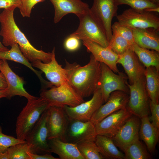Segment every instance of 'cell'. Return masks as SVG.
I'll use <instances>...</instances> for the list:
<instances>
[{
  "label": "cell",
  "instance_id": "cell-1",
  "mask_svg": "<svg viewBox=\"0 0 159 159\" xmlns=\"http://www.w3.org/2000/svg\"><path fill=\"white\" fill-rule=\"evenodd\" d=\"M14 10L4 9L0 13V35L2 37L3 44L6 47L14 43L18 44L24 55L31 63L37 60L45 63L49 62L52 52L38 50L31 44L15 21Z\"/></svg>",
  "mask_w": 159,
  "mask_h": 159
},
{
  "label": "cell",
  "instance_id": "cell-2",
  "mask_svg": "<svg viewBox=\"0 0 159 159\" xmlns=\"http://www.w3.org/2000/svg\"><path fill=\"white\" fill-rule=\"evenodd\" d=\"M68 84L82 98L93 95L98 87L101 73V63L91 54L89 62L82 66L65 60Z\"/></svg>",
  "mask_w": 159,
  "mask_h": 159
},
{
  "label": "cell",
  "instance_id": "cell-3",
  "mask_svg": "<svg viewBox=\"0 0 159 159\" xmlns=\"http://www.w3.org/2000/svg\"><path fill=\"white\" fill-rule=\"evenodd\" d=\"M49 107L47 102L41 97L28 100L26 105L17 118L16 125L17 138L25 140L42 114Z\"/></svg>",
  "mask_w": 159,
  "mask_h": 159
},
{
  "label": "cell",
  "instance_id": "cell-4",
  "mask_svg": "<svg viewBox=\"0 0 159 159\" xmlns=\"http://www.w3.org/2000/svg\"><path fill=\"white\" fill-rule=\"evenodd\" d=\"M77 16L80 21L79 26L70 35L80 40L92 41L107 47L108 42L105 31L90 9Z\"/></svg>",
  "mask_w": 159,
  "mask_h": 159
},
{
  "label": "cell",
  "instance_id": "cell-5",
  "mask_svg": "<svg viewBox=\"0 0 159 159\" xmlns=\"http://www.w3.org/2000/svg\"><path fill=\"white\" fill-rule=\"evenodd\" d=\"M40 95L46 100L49 107H73L85 101L68 83L54 86L49 90L42 89Z\"/></svg>",
  "mask_w": 159,
  "mask_h": 159
},
{
  "label": "cell",
  "instance_id": "cell-6",
  "mask_svg": "<svg viewBox=\"0 0 159 159\" xmlns=\"http://www.w3.org/2000/svg\"><path fill=\"white\" fill-rule=\"evenodd\" d=\"M118 74H116L105 64L101 63V73L97 87L101 90L105 102L110 94L115 91H122L129 95L127 75L121 72Z\"/></svg>",
  "mask_w": 159,
  "mask_h": 159
},
{
  "label": "cell",
  "instance_id": "cell-7",
  "mask_svg": "<svg viewBox=\"0 0 159 159\" xmlns=\"http://www.w3.org/2000/svg\"><path fill=\"white\" fill-rule=\"evenodd\" d=\"M118 21L130 28H153L159 30V18L154 13L130 8L116 16Z\"/></svg>",
  "mask_w": 159,
  "mask_h": 159
},
{
  "label": "cell",
  "instance_id": "cell-8",
  "mask_svg": "<svg viewBox=\"0 0 159 159\" xmlns=\"http://www.w3.org/2000/svg\"><path fill=\"white\" fill-rule=\"evenodd\" d=\"M128 85L129 97L126 108L132 115L140 119L148 116L150 100L145 88V78L132 85L128 83Z\"/></svg>",
  "mask_w": 159,
  "mask_h": 159
},
{
  "label": "cell",
  "instance_id": "cell-9",
  "mask_svg": "<svg viewBox=\"0 0 159 159\" xmlns=\"http://www.w3.org/2000/svg\"><path fill=\"white\" fill-rule=\"evenodd\" d=\"M47 110L42 114L25 140L30 147L31 153L41 154L51 153L46 123Z\"/></svg>",
  "mask_w": 159,
  "mask_h": 159
},
{
  "label": "cell",
  "instance_id": "cell-10",
  "mask_svg": "<svg viewBox=\"0 0 159 159\" xmlns=\"http://www.w3.org/2000/svg\"><path fill=\"white\" fill-rule=\"evenodd\" d=\"M118 6L114 0H93L90 11L103 28L109 42L112 35L113 18L117 15Z\"/></svg>",
  "mask_w": 159,
  "mask_h": 159
},
{
  "label": "cell",
  "instance_id": "cell-11",
  "mask_svg": "<svg viewBox=\"0 0 159 159\" xmlns=\"http://www.w3.org/2000/svg\"><path fill=\"white\" fill-rule=\"evenodd\" d=\"M105 102L102 93L97 87L90 100L75 107H63L70 119L84 121L90 120L94 113Z\"/></svg>",
  "mask_w": 159,
  "mask_h": 159
},
{
  "label": "cell",
  "instance_id": "cell-12",
  "mask_svg": "<svg viewBox=\"0 0 159 159\" xmlns=\"http://www.w3.org/2000/svg\"><path fill=\"white\" fill-rule=\"evenodd\" d=\"M46 123L48 139L58 138L64 141V135L69 119L63 107L49 106L47 110Z\"/></svg>",
  "mask_w": 159,
  "mask_h": 159
},
{
  "label": "cell",
  "instance_id": "cell-13",
  "mask_svg": "<svg viewBox=\"0 0 159 159\" xmlns=\"http://www.w3.org/2000/svg\"><path fill=\"white\" fill-rule=\"evenodd\" d=\"M97 135L95 125L90 120L84 121L69 119L64 141L76 144L85 140L95 141Z\"/></svg>",
  "mask_w": 159,
  "mask_h": 159
},
{
  "label": "cell",
  "instance_id": "cell-14",
  "mask_svg": "<svg viewBox=\"0 0 159 159\" xmlns=\"http://www.w3.org/2000/svg\"><path fill=\"white\" fill-rule=\"evenodd\" d=\"M132 115L126 107L114 112L95 125L97 134L112 138Z\"/></svg>",
  "mask_w": 159,
  "mask_h": 159
},
{
  "label": "cell",
  "instance_id": "cell-15",
  "mask_svg": "<svg viewBox=\"0 0 159 159\" xmlns=\"http://www.w3.org/2000/svg\"><path fill=\"white\" fill-rule=\"evenodd\" d=\"M52 52V56L49 62L45 63L40 60H37L31 63L32 66L44 72L47 79L53 86L57 87L68 83L66 70L58 64L56 59L54 47Z\"/></svg>",
  "mask_w": 159,
  "mask_h": 159
},
{
  "label": "cell",
  "instance_id": "cell-16",
  "mask_svg": "<svg viewBox=\"0 0 159 159\" xmlns=\"http://www.w3.org/2000/svg\"><path fill=\"white\" fill-rule=\"evenodd\" d=\"M129 97V94L122 91L112 92L105 103L102 104L96 111L90 120L95 125L114 112L126 108Z\"/></svg>",
  "mask_w": 159,
  "mask_h": 159
},
{
  "label": "cell",
  "instance_id": "cell-17",
  "mask_svg": "<svg viewBox=\"0 0 159 159\" xmlns=\"http://www.w3.org/2000/svg\"><path fill=\"white\" fill-rule=\"evenodd\" d=\"M117 62L123 67L129 80V84H132L145 78V67L130 48L119 55Z\"/></svg>",
  "mask_w": 159,
  "mask_h": 159
},
{
  "label": "cell",
  "instance_id": "cell-18",
  "mask_svg": "<svg viewBox=\"0 0 159 159\" xmlns=\"http://www.w3.org/2000/svg\"><path fill=\"white\" fill-rule=\"evenodd\" d=\"M140 119L132 115L112 138L115 145L123 152L135 139L139 137Z\"/></svg>",
  "mask_w": 159,
  "mask_h": 159
},
{
  "label": "cell",
  "instance_id": "cell-19",
  "mask_svg": "<svg viewBox=\"0 0 159 159\" xmlns=\"http://www.w3.org/2000/svg\"><path fill=\"white\" fill-rule=\"evenodd\" d=\"M2 60L0 71L4 74L7 82L8 95L6 98L10 99L18 95L25 97L27 100L36 98L37 97L29 93L24 88V81L23 78L12 70L6 60Z\"/></svg>",
  "mask_w": 159,
  "mask_h": 159
},
{
  "label": "cell",
  "instance_id": "cell-20",
  "mask_svg": "<svg viewBox=\"0 0 159 159\" xmlns=\"http://www.w3.org/2000/svg\"><path fill=\"white\" fill-rule=\"evenodd\" d=\"M82 42L87 51L91 53L96 61L105 64L115 73L120 72L117 66L119 55L107 47H104L95 42L83 40Z\"/></svg>",
  "mask_w": 159,
  "mask_h": 159
},
{
  "label": "cell",
  "instance_id": "cell-21",
  "mask_svg": "<svg viewBox=\"0 0 159 159\" xmlns=\"http://www.w3.org/2000/svg\"><path fill=\"white\" fill-rule=\"evenodd\" d=\"M54 9V22H59L65 16L70 13L77 16L84 13L90 8L87 4L81 0H50Z\"/></svg>",
  "mask_w": 159,
  "mask_h": 159
},
{
  "label": "cell",
  "instance_id": "cell-22",
  "mask_svg": "<svg viewBox=\"0 0 159 159\" xmlns=\"http://www.w3.org/2000/svg\"><path fill=\"white\" fill-rule=\"evenodd\" d=\"M132 30L136 44L141 47L159 52V30L150 28Z\"/></svg>",
  "mask_w": 159,
  "mask_h": 159
},
{
  "label": "cell",
  "instance_id": "cell-23",
  "mask_svg": "<svg viewBox=\"0 0 159 159\" xmlns=\"http://www.w3.org/2000/svg\"><path fill=\"white\" fill-rule=\"evenodd\" d=\"M51 153L58 155L60 159H85L76 144L62 140L58 138L48 140Z\"/></svg>",
  "mask_w": 159,
  "mask_h": 159
},
{
  "label": "cell",
  "instance_id": "cell-24",
  "mask_svg": "<svg viewBox=\"0 0 159 159\" xmlns=\"http://www.w3.org/2000/svg\"><path fill=\"white\" fill-rule=\"evenodd\" d=\"M140 119L139 136L145 144L149 152L153 153L158 141L159 130L152 124L148 116L144 117Z\"/></svg>",
  "mask_w": 159,
  "mask_h": 159
},
{
  "label": "cell",
  "instance_id": "cell-25",
  "mask_svg": "<svg viewBox=\"0 0 159 159\" xmlns=\"http://www.w3.org/2000/svg\"><path fill=\"white\" fill-rule=\"evenodd\" d=\"M10 49L0 52V59L9 60L21 63L25 65L33 71L40 80L43 87H46L49 82L44 80L42 76V72L34 69L31 63L24 55L18 44L14 43Z\"/></svg>",
  "mask_w": 159,
  "mask_h": 159
},
{
  "label": "cell",
  "instance_id": "cell-26",
  "mask_svg": "<svg viewBox=\"0 0 159 159\" xmlns=\"http://www.w3.org/2000/svg\"><path fill=\"white\" fill-rule=\"evenodd\" d=\"M95 142L105 158L124 159V154L117 149L112 138L97 135Z\"/></svg>",
  "mask_w": 159,
  "mask_h": 159
},
{
  "label": "cell",
  "instance_id": "cell-27",
  "mask_svg": "<svg viewBox=\"0 0 159 159\" xmlns=\"http://www.w3.org/2000/svg\"><path fill=\"white\" fill-rule=\"evenodd\" d=\"M154 67H146L145 76V88L150 100L159 103V73Z\"/></svg>",
  "mask_w": 159,
  "mask_h": 159
},
{
  "label": "cell",
  "instance_id": "cell-28",
  "mask_svg": "<svg viewBox=\"0 0 159 159\" xmlns=\"http://www.w3.org/2000/svg\"><path fill=\"white\" fill-rule=\"evenodd\" d=\"M130 49L145 68L153 66L159 71V52L141 47L135 43L131 46Z\"/></svg>",
  "mask_w": 159,
  "mask_h": 159
},
{
  "label": "cell",
  "instance_id": "cell-29",
  "mask_svg": "<svg viewBox=\"0 0 159 159\" xmlns=\"http://www.w3.org/2000/svg\"><path fill=\"white\" fill-rule=\"evenodd\" d=\"M124 159H150L152 157L139 137L135 139L124 151Z\"/></svg>",
  "mask_w": 159,
  "mask_h": 159
},
{
  "label": "cell",
  "instance_id": "cell-30",
  "mask_svg": "<svg viewBox=\"0 0 159 159\" xmlns=\"http://www.w3.org/2000/svg\"><path fill=\"white\" fill-rule=\"evenodd\" d=\"M79 152L85 159H103L95 141L85 140L76 144Z\"/></svg>",
  "mask_w": 159,
  "mask_h": 159
},
{
  "label": "cell",
  "instance_id": "cell-31",
  "mask_svg": "<svg viewBox=\"0 0 159 159\" xmlns=\"http://www.w3.org/2000/svg\"><path fill=\"white\" fill-rule=\"evenodd\" d=\"M131 46L130 43L125 39L117 33L112 32V37L107 47L120 55L130 48Z\"/></svg>",
  "mask_w": 159,
  "mask_h": 159
},
{
  "label": "cell",
  "instance_id": "cell-32",
  "mask_svg": "<svg viewBox=\"0 0 159 159\" xmlns=\"http://www.w3.org/2000/svg\"><path fill=\"white\" fill-rule=\"evenodd\" d=\"M6 151L8 159H30L27 153H31V151L29 145L26 142L11 146Z\"/></svg>",
  "mask_w": 159,
  "mask_h": 159
},
{
  "label": "cell",
  "instance_id": "cell-33",
  "mask_svg": "<svg viewBox=\"0 0 159 159\" xmlns=\"http://www.w3.org/2000/svg\"><path fill=\"white\" fill-rule=\"evenodd\" d=\"M115 4L118 6L122 5H127L131 8L138 10L159 6V4L153 0H114Z\"/></svg>",
  "mask_w": 159,
  "mask_h": 159
},
{
  "label": "cell",
  "instance_id": "cell-34",
  "mask_svg": "<svg viewBox=\"0 0 159 159\" xmlns=\"http://www.w3.org/2000/svg\"><path fill=\"white\" fill-rule=\"evenodd\" d=\"M112 32H115L127 40L131 46L135 44L132 29L124 25L118 21L112 25Z\"/></svg>",
  "mask_w": 159,
  "mask_h": 159
},
{
  "label": "cell",
  "instance_id": "cell-35",
  "mask_svg": "<svg viewBox=\"0 0 159 159\" xmlns=\"http://www.w3.org/2000/svg\"><path fill=\"white\" fill-rule=\"evenodd\" d=\"M25 142V140H20L4 134L2 132V127L0 126V153L5 152L11 146Z\"/></svg>",
  "mask_w": 159,
  "mask_h": 159
},
{
  "label": "cell",
  "instance_id": "cell-36",
  "mask_svg": "<svg viewBox=\"0 0 159 159\" xmlns=\"http://www.w3.org/2000/svg\"><path fill=\"white\" fill-rule=\"evenodd\" d=\"M45 0H21V4L19 10L23 17H30L33 7L39 3Z\"/></svg>",
  "mask_w": 159,
  "mask_h": 159
},
{
  "label": "cell",
  "instance_id": "cell-37",
  "mask_svg": "<svg viewBox=\"0 0 159 159\" xmlns=\"http://www.w3.org/2000/svg\"><path fill=\"white\" fill-rule=\"evenodd\" d=\"M80 40L70 35L65 39L64 43L65 49L70 52L77 50L80 48Z\"/></svg>",
  "mask_w": 159,
  "mask_h": 159
},
{
  "label": "cell",
  "instance_id": "cell-38",
  "mask_svg": "<svg viewBox=\"0 0 159 159\" xmlns=\"http://www.w3.org/2000/svg\"><path fill=\"white\" fill-rule=\"evenodd\" d=\"M149 104L151 114V116L149 117V119L152 124L159 130V104L154 103L150 99Z\"/></svg>",
  "mask_w": 159,
  "mask_h": 159
},
{
  "label": "cell",
  "instance_id": "cell-39",
  "mask_svg": "<svg viewBox=\"0 0 159 159\" xmlns=\"http://www.w3.org/2000/svg\"><path fill=\"white\" fill-rule=\"evenodd\" d=\"M21 0H0V9H15L21 6Z\"/></svg>",
  "mask_w": 159,
  "mask_h": 159
},
{
  "label": "cell",
  "instance_id": "cell-40",
  "mask_svg": "<svg viewBox=\"0 0 159 159\" xmlns=\"http://www.w3.org/2000/svg\"><path fill=\"white\" fill-rule=\"evenodd\" d=\"M30 159H59L52 155L50 153L37 154L28 152Z\"/></svg>",
  "mask_w": 159,
  "mask_h": 159
},
{
  "label": "cell",
  "instance_id": "cell-41",
  "mask_svg": "<svg viewBox=\"0 0 159 159\" xmlns=\"http://www.w3.org/2000/svg\"><path fill=\"white\" fill-rule=\"evenodd\" d=\"M7 87V84L6 78L3 74L0 72V90L6 89Z\"/></svg>",
  "mask_w": 159,
  "mask_h": 159
},
{
  "label": "cell",
  "instance_id": "cell-42",
  "mask_svg": "<svg viewBox=\"0 0 159 159\" xmlns=\"http://www.w3.org/2000/svg\"><path fill=\"white\" fill-rule=\"evenodd\" d=\"M8 95L7 88L4 90H0V99L4 97H6Z\"/></svg>",
  "mask_w": 159,
  "mask_h": 159
},
{
  "label": "cell",
  "instance_id": "cell-43",
  "mask_svg": "<svg viewBox=\"0 0 159 159\" xmlns=\"http://www.w3.org/2000/svg\"><path fill=\"white\" fill-rule=\"evenodd\" d=\"M144 10L146 11L150 12H157L158 13L159 12V6L156 7L149 8L145 9Z\"/></svg>",
  "mask_w": 159,
  "mask_h": 159
},
{
  "label": "cell",
  "instance_id": "cell-44",
  "mask_svg": "<svg viewBox=\"0 0 159 159\" xmlns=\"http://www.w3.org/2000/svg\"><path fill=\"white\" fill-rule=\"evenodd\" d=\"M0 159H8V157L6 151L0 153Z\"/></svg>",
  "mask_w": 159,
  "mask_h": 159
},
{
  "label": "cell",
  "instance_id": "cell-45",
  "mask_svg": "<svg viewBox=\"0 0 159 159\" xmlns=\"http://www.w3.org/2000/svg\"><path fill=\"white\" fill-rule=\"evenodd\" d=\"M9 49L5 46L0 41V52L8 50Z\"/></svg>",
  "mask_w": 159,
  "mask_h": 159
},
{
  "label": "cell",
  "instance_id": "cell-46",
  "mask_svg": "<svg viewBox=\"0 0 159 159\" xmlns=\"http://www.w3.org/2000/svg\"><path fill=\"white\" fill-rule=\"evenodd\" d=\"M155 2L159 4V0H153Z\"/></svg>",
  "mask_w": 159,
  "mask_h": 159
},
{
  "label": "cell",
  "instance_id": "cell-47",
  "mask_svg": "<svg viewBox=\"0 0 159 159\" xmlns=\"http://www.w3.org/2000/svg\"><path fill=\"white\" fill-rule=\"evenodd\" d=\"M2 62H3V60H1V59H0V67L1 65V64H2Z\"/></svg>",
  "mask_w": 159,
  "mask_h": 159
}]
</instances>
